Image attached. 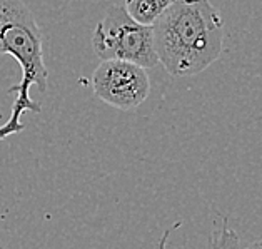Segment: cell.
Segmentation results:
<instances>
[{
    "mask_svg": "<svg viewBox=\"0 0 262 249\" xmlns=\"http://www.w3.org/2000/svg\"><path fill=\"white\" fill-rule=\"evenodd\" d=\"M222 18L209 0H176L152 24L159 64L172 77L206 70L222 54Z\"/></svg>",
    "mask_w": 262,
    "mask_h": 249,
    "instance_id": "6da1fadb",
    "label": "cell"
},
{
    "mask_svg": "<svg viewBox=\"0 0 262 249\" xmlns=\"http://www.w3.org/2000/svg\"><path fill=\"white\" fill-rule=\"evenodd\" d=\"M12 55L20 66L22 79L9 92L15 94L10 117L0 126V140L24 131L22 114L40 112L42 106L30 97V87L46 92L49 70L43 62V39L34 14L22 0H0V57Z\"/></svg>",
    "mask_w": 262,
    "mask_h": 249,
    "instance_id": "7a4b0ae2",
    "label": "cell"
},
{
    "mask_svg": "<svg viewBox=\"0 0 262 249\" xmlns=\"http://www.w3.org/2000/svg\"><path fill=\"white\" fill-rule=\"evenodd\" d=\"M92 46L100 60H125L144 69L159 64L152 25H142L127 14L124 5H111L94 30Z\"/></svg>",
    "mask_w": 262,
    "mask_h": 249,
    "instance_id": "3957f363",
    "label": "cell"
},
{
    "mask_svg": "<svg viewBox=\"0 0 262 249\" xmlns=\"http://www.w3.org/2000/svg\"><path fill=\"white\" fill-rule=\"evenodd\" d=\"M94 94L120 111L137 109L150 94L147 69L125 60H102L92 74Z\"/></svg>",
    "mask_w": 262,
    "mask_h": 249,
    "instance_id": "277c9868",
    "label": "cell"
},
{
    "mask_svg": "<svg viewBox=\"0 0 262 249\" xmlns=\"http://www.w3.org/2000/svg\"><path fill=\"white\" fill-rule=\"evenodd\" d=\"M181 227V222H176L174 226L165 229L161 236L156 249H167V239L172 231ZM210 249H241L239 234L229 226V221L224 214H215L212 222V231H210Z\"/></svg>",
    "mask_w": 262,
    "mask_h": 249,
    "instance_id": "5b68a950",
    "label": "cell"
},
{
    "mask_svg": "<svg viewBox=\"0 0 262 249\" xmlns=\"http://www.w3.org/2000/svg\"><path fill=\"white\" fill-rule=\"evenodd\" d=\"M176 0H125L124 9L134 20L142 25H152Z\"/></svg>",
    "mask_w": 262,
    "mask_h": 249,
    "instance_id": "8992f818",
    "label": "cell"
},
{
    "mask_svg": "<svg viewBox=\"0 0 262 249\" xmlns=\"http://www.w3.org/2000/svg\"><path fill=\"white\" fill-rule=\"evenodd\" d=\"M244 249H262V241H257V242H252V244H249L247 247Z\"/></svg>",
    "mask_w": 262,
    "mask_h": 249,
    "instance_id": "52a82bcc",
    "label": "cell"
},
{
    "mask_svg": "<svg viewBox=\"0 0 262 249\" xmlns=\"http://www.w3.org/2000/svg\"><path fill=\"white\" fill-rule=\"evenodd\" d=\"M0 249H5V247H4V246H0Z\"/></svg>",
    "mask_w": 262,
    "mask_h": 249,
    "instance_id": "ba28073f",
    "label": "cell"
}]
</instances>
